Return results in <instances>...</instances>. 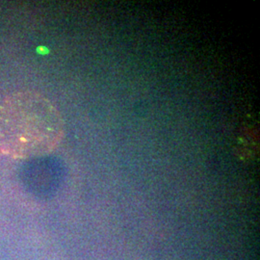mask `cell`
<instances>
[{
  "label": "cell",
  "instance_id": "cell-1",
  "mask_svg": "<svg viewBox=\"0 0 260 260\" xmlns=\"http://www.w3.org/2000/svg\"><path fill=\"white\" fill-rule=\"evenodd\" d=\"M64 131L60 112L40 93L17 92L0 103V150L9 156L48 154L58 148Z\"/></svg>",
  "mask_w": 260,
  "mask_h": 260
}]
</instances>
